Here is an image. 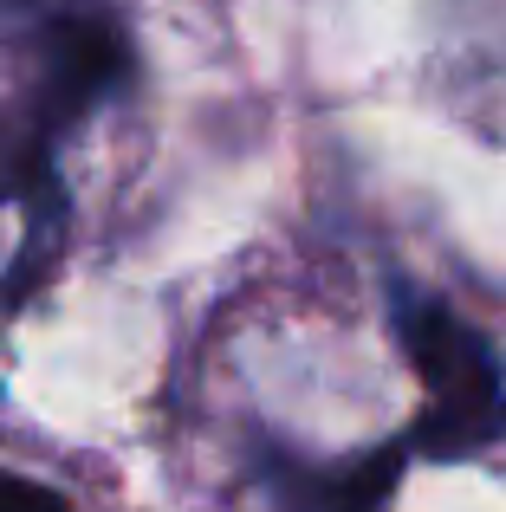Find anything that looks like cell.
Returning <instances> with one entry per match:
<instances>
[{
    "label": "cell",
    "instance_id": "3957f363",
    "mask_svg": "<svg viewBox=\"0 0 506 512\" xmlns=\"http://www.w3.org/2000/svg\"><path fill=\"white\" fill-rule=\"evenodd\" d=\"M260 480L273 493V512H383L403 480V448H370L344 467L273 461Z\"/></svg>",
    "mask_w": 506,
    "mask_h": 512
},
{
    "label": "cell",
    "instance_id": "277c9868",
    "mask_svg": "<svg viewBox=\"0 0 506 512\" xmlns=\"http://www.w3.org/2000/svg\"><path fill=\"white\" fill-rule=\"evenodd\" d=\"M0 512H72V506H65L52 487H39V480L0 467Z\"/></svg>",
    "mask_w": 506,
    "mask_h": 512
},
{
    "label": "cell",
    "instance_id": "7a4b0ae2",
    "mask_svg": "<svg viewBox=\"0 0 506 512\" xmlns=\"http://www.w3.org/2000/svg\"><path fill=\"white\" fill-rule=\"evenodd\" d=\"M130 72V52L117 39V26L91 20V13H72V20H52L46 33V72H39V91L26 104L46 137H59L72 117H85L98 98H111Z\"/></svg>",
    "mask_w": 506,
    "mask_h": 512
},
{
    "label": "cell",
    "instance_id": "6da1fadb",
    "mask_svg": "<svg viewBox=\"0 0 506 512\" xmlns=\"http://www.w3.org/2000/svg\"><path fill=\"white\" fill-rule=\"evenodd\" d=\"M396 331H403V350L416 363L422 389H429L416 448L435 454V461H461V454L500 441L506 383H500V357L487 350L481 331L461 325L442 299H416V292H396Z\"/></svg>",
    "mask_w": 506,
    "mask_h": 512
}]
</instances>
